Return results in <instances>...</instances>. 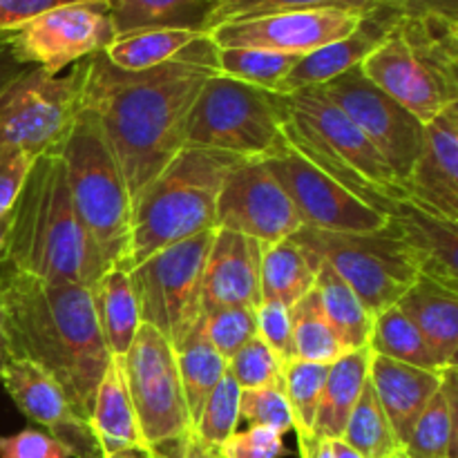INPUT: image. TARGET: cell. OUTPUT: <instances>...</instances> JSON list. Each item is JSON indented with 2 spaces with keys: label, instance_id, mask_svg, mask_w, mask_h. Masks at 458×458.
Wrapping results in <instances>:
<instances>
[{
  "label": "cell",
  "instance_id": "cell-1",
  "mask_svg": "<svg viewBox=\"0 0 458 458\" xmlns=\"http://www.w3.org/2000/svg\"><path fill=\"white\" fill-rule=\"evenodd\" d=\"M215 74L217 45L208 34L143 72L119 70L103 52L88 58L83 110L101 125L132 199L183 148L192 103Z\"/></svg>",
  "mask_w": 458,
  "mask_h": 458
},
{
  "label": "cell",
  "instance_id": "cell-2",
  "mask_svg": "<svg viewBox=\"0 0 458 458\" xmlns=\"http://www.w3.org/2000/svg\"><path fill=\"white\" fill-rule=\"evenodd\" d=\"M0 311L13 356L47 371L72 407L89 419L112 358L94 313L92 289L36 280L3 264Z\"/></svg>",
  "mask_w": 458,
  "mask_h": 458
},
{
  "label": "cell",
  "instance_id": "cell-3",
  "mask_svg": "<svg viewBox=\"0 0 458 458\" xmlns=\"http://www.w3.org/2000/svg\"><path fill=\"white\" fill-rule=\"evenodd\" d=\"M4 264L54 284L92 286L107 271L76 217L61 152L36 157L12 208Z\"/></svg>",
  "mask_w": 458,
  "mask_h": 458
},
{
  "label": "cell",
  "instance_id": "cell-4",
  "mask_svg": "<svg viewBox=\"0 0 458 458\" xmlns=\"http://www.w3.org/2000/svg\"><path fill=\"white\" fill-rule=\"evenodd\" d=\"M284 98L282 137L286 146L356 192L371 208L392 217L396 206L407 201L405 188L360 128L320 85L284 94Z\"/></svg>",
  "mask_w": 458,
  "mask_h": 458
},
{
  "label": "cell",
  "instance_id": "cell-5",
  "mask_svg": "<svg viewBox=\"0 0 458 458\" xmlns=\"http://www.w3.org/2000/svg\"><path fill=\"white\" fill-rule=\"evenodd\" d=\"M237 161L244 159L183 146L132 199L130 250L119 267L132 271L165 246L215 231L219 191Z\"/></svg>",
  "mask_w": 458,
  "mask_h": 458
},
{
  "label": "cell",
  "instance_id": "cell-6",
  "mask_svg": "<svg viewBox=\"0 0 458 458\" xmlns=\"http://www.w3.org/2000/svg\"><path fill=\"white\" fill-rule=\"evenodd\" d=\"M360 70L376 88L428 123L458 106V22L443 16L398 18Z\"/></svg>",
  "mask_w": 458,
  "mask_h": 458
},
{
  "label": "cell",
  "instance_id": "cell-7",
  "mask_svg": "<svg viewBox=\"0 0 458 458\" xmlns=\"http://www.w3.org/2000/svg\"><path fill=\"white\" fill-rule=\"evenodd\" d=\"M76 217L107 268L119 267L130 250L132 197L123 170L89 112H81L61 148Z\"/></svg>",
  "mask_w": 458,
  "mask_h": 458
},
{
  "label": "cell",
  "instance_id": "cell-8",
  "mask_svg": "<svg viewBox=\"0 0 458 458\" xmlns=\"http://www.w3.org/2000/svg\"><path fill=\"white\" fill-rule=\"evenodd\" d=\"M284 94L215 74L192 103L183 146L235 159H268L284 141Z\"/></svg>",
  "mask_w": 458,
  "mask_h": 458
},
{
  "label": "cell",
  "instance_id": "cell-9",
  "mask_svg": "<svg viewBox=\"0 0 458 458\" xmlns=\"http://www.w3.org/2000/svg\"><path fill=\"white\" fill-rule=\"evenodd\" d=\"M123 374L146 452L177 458L192 423L174 347L155 327L141 325L123 358Z\"/></svg>",
  "mask_w": 458,
  "mask_h": 458
},
{
  "label": "cell",
  "instance_id": "cell-10",
  "mask_svg": "<svg viewBox=\"0 0 458 458\" xmlns=\"http://www.w3.org/2000/svg\"><path fill=\"white\" fill-rule=\"evenodd\" d=\"M295 237L352 286L371 316L396 307L419 280L410 250L392 222L371 233H325L302 226Z\"/></svg>",
  "mask_w": 458,
  "mask_h": 458
},
{
  "label": "cell",
  "instance_id": "cell-11",
  "mask_svg": "<svg viewBox=\"0 0 458 458\" xmlns=\"http://www.w3.org/2000/svg\"><path fill=\"white\" fill-rule=\"evenodd\" d=\"M88 58L63 74L30 67L0 97V146L18 148L30 157L61 152L83 112Z\"/></svg>",
  "mask_w": 458,
  "mask_h": 458
},
{
  "label": "cell",
  "instance_id": "cell-12",
  "mask_svg": "<svg viewBox=\"0 0 458 458\" xmlns=\"http://www.w3.org/2000/svg\"><path fill=\"white\" fill-rule=\"evenodd\" d=\"M215 231L157 250L130 273L141 322L150 325L174 349L201 318V280Z\"/></svg>",
  "mask_w": 458,
  "mask_h": 458
},
{
  "label": "cell",
  "instance_id": "cell-13",
  "mask_svg": "<svg viewBox=\"0 0 458 458\" xmlns=\"http://www.w3.org/2000/svg\"><path fill=\"white\" fill-rule=\"evenodd\" d=\"M335 101V106L360 128L380 152L398 182H405L425 141V123H420L410 110L376 88L360 65L335 76L320 85Z\"/></svg>",
  "mask_w": 458,
  "mask_h": 458
},
{
  "label": "cell",
  "instance_id": "cell-14",
  "mask_svg": "<svg viewBox=\"0 0 458 458\" xmlns=\"http://www.w3.org/2000/svg\"><path fill=\"white\" fill-rule=\"evenodd\" d=\"M18 56L56 76L114 40L107 0L63 4L12 31Z\"/></svg>",
  "mask_w": 458,
  "mask_h": 458
},
{
  "label": "cell",
  "instance_id": "cell-15",
  "mask_svg": "<svg viewBox=\"0 0 458 458\" xmlns=\"http://www.w3.org/2000/svg\"><path fill=\"white\" fill-rule=\"evenodd\" d=\"M264 161L284 186L302 226L325 233H371L387 226L389 217L291 150L284 141Z\"/></svg>",
  "mask_w": 458,
  "mask_h": 458
},
{
  "label": "cell",
  "instance_id": "cell-16",
  "mask_svg": "<svg viewBox=\"0 0 458 458\" xmlns=\"http://www.w3.org/2000/svg\"><path fill=\"white\" fill-rule=\"evenodd\" d=\"M217 228L268 246L302 228L298 210L264 159L237 161L217 199Z\"/></svg>",
  "mask_w": 458,
  "mask_h": 458
},
{
  "label": "cell",
  "instance_id": "cell-17",
  "mask_svg": "<svg viewBox=\"0 0 458 458\" xmlns=\"http://www.w3.org/2000/svg\"><path fill=\"white\" fill-rule=\"evenodd\" d=\"M362 16L352 12H286L249 21L224 22L208 31L217 47H253L268 52L307 56L313 49L344 38L360 25Z\"/></svg>",
  "mask_w": 458,
  "mask_h": 458
},
{
  "label": "cell",
  "instance_id": "cell-18",
  "mask_svg": "<svg viewBox=\"0 0 458 458\" xmlns=\"http://www.w3.org/2000/svg\"><path fill=\"white\" fill-rule=\"evenodd\" d=\"M0 383L21 414L38 428H45L43 432L56 438L72 458H103L88 419L72 407L61 385L47 371L16 358L4 367Z\"/></svg>",
  "mask_w": 458,
  "mask_h": 458
},
{
  "label": "cell",
  "instance_id": "cell-19",
  "mask_svg": "<svg viewBox=\"0 0 458 458\" xmlns=\"http://www.w3.org/2000/svg\"><path fill=\"white\" fill-rule=\"evenodd\" d=\"M403 188L410 204L458 224V106L425 123L423 148Z\"/></svg>",
  "mask_w": 458,
  "mask_h": 458
},
{
  "label": "cell",
  "instance_id": "cell-20",
  "mask_svg": "<svg viewBox=\"0 0 458 458\" xmlns=\"http://www.w3.org/2000/svg\"><path fill=\"white\" fill-rule=\"evenodd\" d=\"M262 250L258 240L215 228L201 280V313L222 307L255 309L262 302Z\"/></svg>",
  "mask_w": 458,
  "mask_h": 458
},
{
  "label": "cell",
  "instance_id": "cell-21",
  "mask_svg": "<svg viewBox=\"0 0 458 458\" xmlns=\"http://www.w3.org/2000/svg\"><path fill=\"white\" fill-rule=\"evenodd\" d=\"M396 21V13L389 12L383 4H376L369 13L362 16L360 25L352 34L329 45H322L307 56H300L293 70L277 88V94H293L298 89L318 88V85L329 83L335 76L349 72L352 67H358L383 43Z\"/></svg>",
  "mask_w": 458,
  "mask_h": 458
},
{
  "label": "cell",
  "instance_id": "cell-22",
  "mask_svg": "<svg viewBox=\"0 0 458 458\" xmlns=\"http://www.w3.org/2000/svg\"><path fill=\"white\" fill-rule=\"evenodd\" d=\"M443 374L445 371L420 369V367L389 360V358L371 352L367 380H369L401 447L405 445L414 423L441 387Z\"/></svg>",
  "mask_w": 458,
  "mask_h": 458
},
{
  "label": "cell",
  "instance_id": "cell-23",
  "mask_svg": "<svg viewBox=\"0 0 458 458\" xmlns=\"http://www.w3.org/2000/svg\"><path fill=\"white\" fill-rule=\"evenodd\" d=\"M389 222L405 242L419 276L458 291V224L401 201Z\"/></svg>",
  "mask_w": 458,
  "mask_h": 458
},
{
  "label": "cell",
  "instance_id": "cell-24",
  "mask_svg": "<svg viewBox=\"0 0 458 458\" xmlns=\"http://www.w3.org/2000/svg\"><path fill=\"white\" fill-rule=\"evenodd\" d=\"M88 423L103 456L116 452H146L125 385L123 358L112 356L107 362L106 374L94 394Z\"/></svg>",
  "mask_w": 458,
  "mask_h": 458
},
{
  "label": "cell",
  "instance_id": "cell-25",
  "mask_svg": "<svg viewBox=\"0 0 458 458\" xmlns=\"http://www.w3.org/2000/svg\"><path fill=\"white\" fill-rule=\"evenodd\" d=\"M396 307L414 322L441 360L447 367H454L458 353V291L419 276Z\"/></svg>",
  "mask_w": 458,
  "mask_h": 458
},
{
  "label": "cell",
  "instance_id": "cell-26",
  "mask_svg": "<svg viewBox=\"0 0 458 458\" xmlns=\"http://www.w3.org/2000/svg\"><path fill=\"white\" fill-rule=\"evenodd\" d=\"M322 258L295 235L264 246L259 267L262 302H280L293 307L316 286Z\"/></svg>",
  "mask_w": 458,
  "mask_h": 458
},
{
  "label": "cell",
  "instance_id": "cell-27",
  "mask_svg": "<svg viewBox=\"0 0 458 458\" xmlns=\"http://www.w3.org/2000/svg\"><path fill=\"white\" fill-rule=\"evenodd\" d=\"M219 0H107L116 36L146 30H191L208 34Z\"/></svg>",
  "mask_w": 458,
  "mask_h": 458
},
{
  "label": "cell",
  "instance_id": "cell-28",
  "mask_svg": "<svg viewBox=\"0 0 458 458\" xmlns=\"http://www.w3.org/2000/svg\"><path fill=\"white\" fill-rule=\"evenodd\" d=\"M89 289L107 352L110 356L125 358L139 327L143 325L130 273L121 267H112Z\"/></svg>",
  "mask_w": 458,
  "mask_h": 458
},
{
  "label": "cell",
  "instance_id": "cell-29",
  "mask_svg": "<svg viewBox=\"0 0 458 458\" xmlns=\"http://www.w3.org/2000/svg\"><path fill=\"white\" fill-rule=\"evenodd\" d=\"M405 458H458V369L450 367L432 401L411 428Z\"/></svg>",
  "mask_w": 458,
  "mask_h": 458
},
{
  "label": "cell",
  "instance_id": "cell-30",
  "mask_svg": "<svg viewBox=\"0 0 458 458\" xmlns=\"http://www.w3.org/2000/svg\"><path fill=\"white\" fill-rule=\"evenodd\" d=\"M369 358L371 349L362 347L329 365L320 407H318L316 423H313L316 437L327 438V441H335V438L343 437L349 414L356 407L362 387L367 383Z\"/></svg>",
  "mask_w": 458,
  "mask_h": 458
},
{
  "label": "cell",
  "instance_id": "cell-31",
  "mask_svg": "<svg viewBox=\"0 0 458 458\" xmlns=\"http://www.w3.org/2000/svg\"><path fill=\"white\" fill-rule=\"evenodd\" d=\"M174 356H177L179 380H182L188 414H191V423L195 428L204 403L208 401L219 380L228 374V362L208 343V338L201 331V322H197L188 338L174 349Z\"/></svg>",
  "mask_w": 458,
  "mask_h": 458
},
{
  "label": "cell",
  "instance_id": "cell-32",
  "mask_svg": "<svg viewBox=\"0 0 458 458\" xmlns=\"http://www.w3.org/2000/svg\"><path fill=\"white\" fill-rule=\"evenodd\" d=\"M367 347L374 353H378V356H385L396 362H405V365L411 367H420V369H450L441 360V356L429 347V343L416 329L414 322L398 307H389L380 311L378 316H374V327H371L369 344Z\"/></svg>",
  "mask_w": 458,
  "mask_h": 458
},
{
  "label": "cell",
  "instance_id": "cell-33",
  "mask_svg": "<svg viewBox=\"0 0 458 458\" xmlns=\"http://www.w3.org/2000/svg\"><path fill=\"white\" fill-rule=\"evenodd\" d=\"M313 289H316L318 298H320L327 320L334 325V329L338 331L343 343L352 352L367 347L369 344L371 327H374V316L358 300L352 286L329 264L322 262Z\"/></svg>",
  "mask_w": 458,
  "mask_h": 458
},
{
  "label": "cell",
  "instance_id": "cell-34",
  "mask_svg": "<svg viewBox=\"0 0 458 458\" xmlns=\"http://www.w3.org/2000/svg\"><path fill=\"white\" fill-rule=\"evenodd\" d=\"M289 316L295 360L334 365L335 360L352 353V349L343 343L334 325L327 320L316 289L304 295L302 300H298L289 309Z\"/></svg>",
  "mask_w": 458,
  "mask_h": 458
},
{
  "label": "cell",
  "instance_id": "cell-35",
  "mask_svg": "<svg viewBox=\"0 0 458 458\" xmlns=\"http://www.w3.org/2000/svg\"><path fill=\"white\" fill-rule=\"evenodd\" d=\"M199 31L191 30H146L134 34L116 36L103 54L114 67L125 72H143L164 65L182 49L201 38Z\"/></svg>",
  "mask_w": 458,
  "mask_h": 458
},
{
  "label": "cell",
  "instance_id": "cell-36",
  "mask_svg": "<svg viewBox=\"0 0 458 458\" xmlns=\"http://www.w3.org/2000/svg\"><path fill=\"white\" fill-rule=\"evenodd\" d=\"M340 441L353 447L362 458H385L403 450L383 407H380L378 398H376L374 389H371L369 380L365 383L356 407L349 414Z\"/></svg>",
  "mask_w": 458,
  "mask_h": 458
},
{
  "label": "cell",
  "instance_id": "cell-37",
  "mask_svg": "<svg viewBox=\"0 0 458 458\" xmlns=\"http://www.w3.org/2000/svg\"><path fill=\"white\" fill-rule=\"evenodd\" d=\"M300 56L253 47H217V70L228 79L277 92Z\"/></svg>",
  "mask_w": 458,
  "mask_h": 458
},
{
  "label": "cell",
  "instance_id": "cell-38",
  "mask_svg": "<svg viewBox=\"0 0 458 458\" xmlns=\"http://www.w3.org/2000/svg\"><path fill=\"white\" fill-rule=\"evenodd\" d=\"M378 4V0H219L217 9L208 21V31L224 22L249 21V18L271 16L286 12H352L365 16Z\"/></svg>",
  "mask_w": 458,
  "mask_h": 458
},
{
  "label": "cell",
  "instance_id": "cell-39",
  "mask_svg": "<svg viewBox=\"0 0 458 458\" xmlns=\"http://www.w3.org/2000/svg\"><path fill=\"white\" fill-rule=\"evenodd\" d=\"M327 374H329V365H316V362L295 360V358L284 365L282 383H284L286 401L293 414L295 434H313Z\"/></svg>",
  "mask_w": 458,
  "mask_h": 458
},
{
  "label": "cell",
  "instance_id": "cell-40",
  "mask_svg": "<svg viewBox=\"0 0 458 458\" xmlns=\"http://www.w3.org/2000/svg\"><path fill=\"white\" fill-rule=\"evenodd\" d=\"M240 385L231 374L219 380L217 387L201 407V414L192 428V437L208 450L217 452L240 428Z\"/></svg>",
  "mask_w": 458,
  "mask_h": 458
},
{
  "label": "cell",
  "instance_id": "cell-41",
  "mask_svg": "<svg viewBox=\"0 0 458 458\" xmlns=\"http://www.w3.org/2000/svg\"><path fill=\"white\" fill-rule=\"evenodd\" d=\"M201 331L219 352L224 360H231L249 340L258 335L255 325V309L246 307H222L208 309L201 313Z\"/></svg>",
  "mask_w": 458,
  "mask_h": 458
},
{
  "label": "cell",
  "instance_id": "cell-42",
  "mask_svg": "<svg viewBox=\"0 0 458 458\" xmlns=\"http://www.w3.org/2000/svg\"><path fill=\"white\" fill-rule=\"evenodd\" d=\"M240 419L249 428H268L282 437L293 432V414L284 394V383L259 389H242Z\"/></svg>",
  "mask_w": 458,
  "mask_h": 458
},
{
  "label": "cell",
  "instance_id": "cell-43",
  "mask_svg": "<svg viewBox=\"0 0 458 458\" xmlns=\"http://www.w3.org/2000/svg\"><path fill=\"white\" fill-rule=\"evenodd\" d=\"M282 371L284 365L258 335L228 360V374L240 389H259L282 383Z\"/></svg>",
  "mask_w": 458,
  "mask_h": 458
},
{
  "label": "cell",
  "instance_id": "cell-44",
  "mask_svg": "<svg viewBox=\"0 0 458 458\" xmlns=\"http://www.w3.org/2000/svg\"><path fill=\"white\" fill-rule=\"evenodd\" d=\"M255 325H258V338H262V343L276 353L282 365L293 360L289 307L280 302H259L255 307Z\"/></svg>",
  "mask_w": 458,
  "mask_h": 458
},
{
  "label": "cell",
  "instance_id": "cell-45",
  "mask_svg": "<svg viewBox=\"0 0 458 458\" xmlns=\"http://www.w3.org/2000/svg\"><path fill=\"white\" fill-rule=\"evenodd\" d=\"M289 454L284 437L268 428L237 429L217 450L219 458H282Z\"/></svg>",
  "mask_w": 458,
  "mask_h": 458
},
{
  "label": "cell",
  "instance_id": "cell-46",
  "mask_svg": "<svg viewBox=\"0 0 458 458\" xmlns=\"http://www.w3.org/2000/svg\"><path fill=\"white\" fill-rule=\"evenodd\" d=\"M0 458H72L70 452L43 429L27 428L16 434H0Z\"/></svg>",
  "mask_w": 458,
  "mask_h": 458
},
{
  "label": "cell",
  "instance_id": "cell-47",
  "mask_svg": "<svg viewBox=\"0 0 458 458\" xmlns=\"http://www.w3.org/2000/svg\"><path fill=\"white\" fill-rule=\"evenodd\" d=\"M34 161L18 148L0 146V215L12 213Z\"/></svg>",
  "mask_w": 458,
  "mask_h": 458
},
{
  "label": "cell",
  "instance_id": "cell-48",
  "mask_svg": "<svg viewBox=\"0 0 458 458\" xmlns=\"http://www.w3.org/2000/svg\"><path fill=\"white\" fill-rule=\"evenodd\" d=\"M74 3H94V0H0V31H13L40 13Z\"/></svg>",
  "mask_w": 458,
  "mask_h": 458
},
{
  "label": "cell",
  "instance_id": "cell-49",
  "mask_svg": "<svg viewBox=\"0 0 458 458\" xmlns=\"http://www.w3.org/2000/svg\"><path fill=\"white\" fill-rule=\"evenodd\" d=\"M398 18L443 16L458 22V0H378Z\"/></svg>",
  "mask_w": 458,
  "mask_h": 458
},
{
  "label": "cell",
  "instance_id": "cell-50",
  "mask_svg": "<svg viewBox=\"0 0 458 458\" xmlns=\"http://www.w3.org/2000/svg\"><path fill=\"white\" fill-rule=\"evenodd\" d=\"M31 65H27L21 56H18L16 47H13L12 31H0V97L9 89V85L16 79H21Z\"/></svg>",
  "mask_w": 458,
  "mask_h": 458
},
{
  "label": "cell",
  "instance_id": "cell-51",
  "mask_svg": "<svg viewBox=\"0 0 458 458\" xmlns=\"http://www.w3.org/2000/svg\"><path fill=\"white\" fill-rule=\"evenodd\" d=\"M298 437L300 458H334L331 441L316 437V434H295Z\"/></svg>",
  "mask_w": 458,
  "mask_h": 458
},
{
  "label": "cell",
  "instance_id": "cell-52",
  "mask_svg": "<svg viewBox=\"0 0 458 458\" xmlns=\"http://www.w3.org/2000/svg\"><path fill=\"white\" fill-rule=\"evenodd\" d=\"M12 360H16V356H13L12 340H9L7 327H4V316L3 311H0V376H3L4 367H7Z\"/></svg>",
  "mask_w": 458,
  "mask_h": 458
},
{
  "label": "cell",
  "instance_id": "cell-53",
  "mask_svg": "<svg viewBox=\"0 0 458 458\" xmlns=\"http://www.w3.org/2000/svg\"><path fill=\"white\" fill-rule=\"evenodd\" d=\"M177 458H219V456H217V452H213V450H208V447L201 445V443L191 434V437H188V441L183 443L182 452H179Z\"/></svg>",
  "mask_w": 458,
  "mask_h": 458
},
{
  "label": "cell",
  "instance_id": "cell-54",
  "mask_svg": "<svg viewBox=\"0 0 458 458\" xmlns=\"http://www.w3.org/2000/svg\"><path fill=\"white\" fill-rule=\"evenodd\" d=\"M9 224H12V213L0 215V267H3V264H4V255H7Z\"/></svg>",
  "mask_w": 458,
  "mask_h": 458
},
{
  "label": "cell",
  "instance_id": "cell-55",
  "mask_svg": "<svg viewBox=\"0 0 458 458\" xmlns=\"http://www.w3.org/2000/svg\"><path fill=\"white\" fill-rule=\"evenodd\" d=\"M331 450H334V458H362L353 447H349L347 443L340 441V438L331 441Z\"/></svg>",
  "mask_w": 458,
  "mask_h": 458
},
{
  "label": "cell",
  "instance_id": "cell-56",
  "mask_svg": "<svg viewBox=\"0 0 458 458\" xmlns=\"http://www.w3.org/2000/svg\"><path fill=\"white\" fill-rule=\"evenodd\" d=\"M103 458H146L143 452H116V454L103 456Z\"/></svg>",
  "mask_w": 458,
  "mask_h": 458
},
{
  "label": "cell",
  "instance_id": "cell-57",
  "mask_svg": "<svg viewBox=\"0 0 458 458\" xmlns=\"http://www.w3.org/2000/svg\"><path fill=\"white\" fill-rule=\"evenodd\" d=\"M385 458H405V454H403V450H398V452H394V454H389Z\"/></svg>",
  "mask_w": 458,
  "mask_h": 458
},
{
  "label": "cell",
  "instance_id": "cell-58",
  "mask_svg": "<svg viewBox=\"0 0 458 458\" xmlns=\"http://www.w3.org/2000/svg\"><path fill=\"white\" fill-rule=\"evenodd\" d=\"M146 454V458H164L161 454H157V452H143Z\"/></svg>",
  "mask_w": 458,
  "mask_h": 458
}]
</instances>
